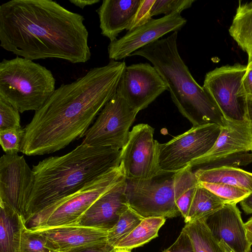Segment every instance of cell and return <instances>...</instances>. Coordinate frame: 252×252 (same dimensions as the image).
I'll use <instances>...</instances> for the list:
<instances>
[{"mask_svg": "<svg viewBox=\"0 0 252 252\" xmlns=\"http://www.w3.org/2000/svg\"><path fill=\"white\" fill-rule=\"evenodd\" d=\"M154 129L145 124H138L130 131L121 154L126 179L149 180L162 173L158 160V141L154 139Z\"/></svg>", "mask_w": 252, "mask_h": 252, "instance_id": "obj_12", "label": "cell"}, {"mask_svg": "<svg viewBox=\"0 0 252 252\" xmlns=\"http://www.w3.org/2000/svg\"><path fill=\"white\" fill-rule=\"evenodd\" d=\"M242 88L247 98L252 97V61L249 62L247 65L242 82Z\"/></svg>", "mask_w": 252, "mask_h": 252, "instance_id": "obj_35", "label": "cell"}, {"mask_svg": "<svg viewBox=\"0 0 252 252\" xmlns=\"http://www.w3.org/2000/svg\"><path fill=\"white\" fill-rule=\"evenodd\" d=\"M216 241H223L235 252H250L245 223L235 203L224 204L222 207L204 218Z\"/></svg>", "mask_w": 252, "mask_h": 252, "instance_id": "obj_16", "label": "cell"}, {"mask_svg": "<svg viewBox=\"0 0 252 252\" xmlns=\"http://www.w3.org/2000/svg\"><path fill=\"white\" fill-rule=\"evenodd\" d=\"M231 36L252 61V1L239 0L229 29Z\"/></svg>", "mask_w": 252, "mask_h": 252, "instance_id": "obj_22", "label": "cell"}, {"mask_svg": "<svg viewBox=\"0 0 252 252\" xmlns=\"http://www.w3.org/2000/svg\"><path fill=\"white\" fill-rule=\"evenodd\" d=\"M162 252H194L192 243L184 228L175 242Z\"/></svg>", "mask_w": 252, "mask_h": 252, "instance_id": "obj_34", "label": "cell"}, {"mask_svg": "<svg viewBox=\"0 0 252 252\" xmlns=\"http://www.w3.org/2000/svg\"><path fill=\"white\" fill-rule=\"evenodd\" d=\"M181 13L152 19L146 24L131 31L116 40L110 42L108 53L110 60L117 61L130 56L137 50L158 40L171 32H178L187 23Z\"/></svg>", "mask_w": 252, "mask_h": 252, "instance_id": "obj_15", "label": "cell"}, {"mask_svg": "<svg viewBox=\"0 0 252 252\" xmlns=\"http://www.w3.org/2000/svg\"><path fill=\"white\" fill-rule=\"evenodd\" d=\"M16 127H21L19 111L0 98V130Z\"/></svg>", "mask_w": 252, "mask_h": 252, "instance_id": "obj_32", "label": "cell"}, {"mask_svg": "<svg viewBox=\"0 0 252 252\" xmlns=\"http://www.w3.org/2000/svg\"><path fill=\"white\" fill-rule=\"evenodd\" d=\"M144 219L129 207L121 214L116 224L108 230V244L113 247L128 235Z\"/></svg>", "mask_w": 252, "mask_h": 252, "instance_id": "obj_27", "label": "cell"}, {"mask_svg": "<svg viewBox=\"0 0 252 252\" xmlns=\"http://www.w3.org/2000/svg\"><path fill=\"white\" fill-rule=\"evenodd\" d=\"M126 66L124 61L110 60L61 85L24 128L21 152L28 156L51 154L84 137L116 93Z\"/></svg>", "mask_w": 252, "mask_h": 252, "instance_id": "obj_1", "label": "cell"}, {"mask_svg": "<svg viewBox=\"0 0 252 252\" xmlns=\"http://www.w3.org/2000/svg\"><path fill=\"white\" fill-rule=\"evenodd\" d=\"M221 130L215 123L192 126L164 143L157 144L158 164L161 172L175 173L203 156L213 147Z\"/></svg>", "mask_w": 252, "mask_h": 252, "instance_id": "obj_8", "label": "cell"}, {"mask_svg": "<svg viewBox=\"0 0 252 252\" xmlns=\"http://www.w3.org/2000/svg\"><path fill=\"white\" fill-rule=\"evenodd\" d=\"M24 128L16 127L0 130V142L5 154L21 152Z\"/></svg>", "mask_w": 252, "mask_h": 252, "instance_id": "obj_30", "label": "cell"}, {"mask_svg": "<svg viewBox=\"0 0 252 252\" xmlns=\"http://www.w3.org/2000/svg\"><path fill=\"white\" fill-rule=\"evenodd\" d=\"M252 132L248 120L225 119L220 133L211 149L191 161L192 170L221 166L244 165L252 161Z\"/></svg>", "mask_w": 252, "mask_h": 252, "instance_id": "obj_9", "label": "cell"}, {"mask_svg": "<svg viewBox=\"0 0 252 252\" xmlns=\"http://www.w3.org/2000/svg\"><path fill=\"white\" fill-rule=\"evenodd\" d=\"M247 118L249 122L252 121V97L247 98Z\"/></svg>", "mask_w": 252, "mask_h": 252, "instance_id": "obj_40", "label": "cell"}, {"mask_svg": "<svg viewBox=\"0 0 252 252\" xmlns=\"http://www.w3.org/2000/svg\"><path fill=\"white\" fill-rule=\"evenodd\" d=\"M113 247L108 243L104 245L89 247L74 252H114Z\"/></svg>", "mask_w": 252, "mask_h": 252, "instance_id": "obj_36", "label": "cell"}, {"mask_svg": "<svg viewBox=\"0 0 252 252\" xmlns=\"http://www.w3.org/2000/svg\"><path fill=\"white\" fill-rule=\"evenodd\" d=\"M199 182L222 183L252 192V173L231 166H221L194 171Z\"/></svg>", "mask_w": 252, "mask_h": 252, "instance_id": "obj_21", "label": "cell"}, {"mask_svg": "<svg viewBox=\"0 0 252 252\" xmlns=\"http://www.w3.org/2000/svg\"><path fill=\"white\" fill-rule=\"evenodd\" d=\"M69 1L81 9L88 5H91L100 1L99 0H69Z\"/></svg>", "mask_w": 252, "mask_h": 252, "instance_id": "obj_38", "label": "cell"}, {"mask_svg": "<svg viewBox=\"0 0 252 252\" xmlns=\"http://www.w3.org/2000/svg\"><path fill=\"white\" fill-rule=\"evenodd\" d=\"M165 218H145L128 235L113 246L114 249L131 250L141 246L158 236Z\"/></svg>", "mask_w": 252, "mask_h": 252, "instance_id": "obj_24", "label": "cell"}, {"mask_svg": "<svg viewBox=\"0 0 252 252\" xmlns=\"http://www.w3.org/2000/svg\"><path fill=\"white\" fill-rule=\"evenodd\" d=\"M224 205L214 193L198 184L185 222L188 223L205 218Z\"/></svg>", "mask_w": 252, "mask_h": 252, "instance_id": "obj_25", "label": "cell"}, {"mask_svg": "<svg viewBox=\"0 0 252 252\" xmlns=\"http://www.w3.org/2000/svg\"><path fill=\"white\" fill-rule=\"evenodd\" d=\"M114 252H131V251L124 249H117L115 250Z\"/></svg>", "mask_w": 252, "mask_h": 252, "instance_id": "obj_42", "label": "cell"}, {"mask_svg": "<svg viewBox=\"0 0 252 252\" xmlns=\"http://www.w3.org/2000/svg\"><path fill=\"white\" fill-rule=\"evenodd\" d=\"M125 179L121 163L74 194L39 212L26 222V226L30 229L38 230L74 225L97 199Z\"/></svg>", "mask_w": 252, "mask_h": 252, "instance_id": "obj_6", "label": "cell"}, {"mask_svg": "<svg viewBox=\"0 0 252 252\" xmlns=\"http://www.w3.org/2000/svg\"><path fill=\"white\" fill-rule=\"evenodd\" d=\"M121 154L122 149L82 143L64 155L50 157L33 165V187L23 215L25 223L44 208L119 166Z\"/></svg>", "mask_w": 252, "mask_h": 252, "instance_id": "obj_3", "label": "cell"}, {"mask_svg": "<svg viewBox=\"0 0 252 252\" xmlns=\"http://www.w3.org/2000/svg\"><path fill=\"white\" fill-rule=\"evenodd\" d=\"M194 0H155L151 10L153 17L159 14L167 16L175 13H181L191 7Z\"/></svg>", "mask_w": 252, "mask_h": 252, "instance_id": "obj_31", "label": "cell"}, {"mask_svg": "<svg viewBox=\"0 0 252 252\" xmlns=\"http://www.w3.org/2000/svg\"><path fill=\"white\" fill-rule=\"evenodd\" d=\"M222 248L224 252H235L232 250L228 246H227L223 241H221L219 243Z\"/></svg>", "mask_w": 252, "mask_h": 252, "instance_id": "obj_41", "label": "cell"}, {"mask_svg": "<svg viewBox=\"0 0 252 252\" xmlns=\"http://www.w3.org/2000/svg\"><path fill=\"white\" fill-rule=\"evenodd\" d=\"M21 252H55L49 248L45 238L38 231L24 228L21 238Z\"/></svg>", "mask_w": 252, "mask_h": 252, "instance_id": "obj_29", "label": "cell"}, {"mask_svg": "<svg viewBox=\"0 0 252 252\" xmlns=\"http://www.w3.org/2000/svg\"><path fill=\"white\" fill-rule=\"evenodd\" d=\"M138 113L128 105L117 89L87 131L82 143L94 147L122 149Z\"/></svg>", "mask_w": 252, "mask_h": 252, "instance_id": "obj_10", "label": "cell"}, {"mask_svg": "<svg viewBox=\"0 0 252 252\" xmlns=\"http://www.w3.org/2000/svg\"><path fill=\"white\" fill-rule=\"evenodd\" d=\"M84 17L52 0H12L0 6V45L32 61L84 63L91 58Z\"/></svg>", "mask_w": 252, "mask_h": 252, "instance_id": "obj_2", "label": "cell"}, {"mask_svg": "<svg viewBox=\"0 0 252 252\" xmlns=\"http://www.w3.org/2000/svg\"><path fill=\"white\" fill-rule=\"evenodd\" d=\"M55 252H74L107 244L108 230L72 225L36 230Z\"/></svg>", "mask_w": 252, "mask_h": 252, "instance_id": "obj_17", "label": "cell"}, {"mask_svg": "<svg viewBox=\"0 0 252 252\" xmlns=\"http://www.w3.org/2000/svg\"><path fill=\"white\" fill-rule=\"evenodd\" d=\"M141 0H103L96 10L101 33L110 42L124 30L128 31Z\"/></svg>", "mask_w": 252, "mask_h": 252, "instance_id": "obj_19", "label": "cell"}, {"mask_svg": "<svg viewBox=\"0 0 252 252\" xmlns=\"http://www.w3.org/2000/svg\"><path fill=\"white\" fill-rule=\"evenodd\" d=\"M52 72L33 61L17 56L0 63V98L20 113L42 107L54 93Z\"/></svg>", "mask_w": 252, "mask_h": 252, "instance_id": "obj_5", "label": "cell"}, {"mask_svg": "<svg viewBox=\"0 0 252 252\" xmlns=\"http://www.w3.org/2000/svg\"><path fill=\"white\" fill-rule=\"evenodd\" d=\"M245 226L246 230V235L248 240L251 246L252 245V217L250 218L248 221L245 223Z\"/></svg>", "mask_w": 252, "mask_h": 252, "instance_id": "obj_39", "label": "cell"}, {"mask_svg": "<svg viewBox=\"0 0 252 252\" xmlns=\"http://www.w3.org/2000/svg\"><path fill=\"white\" fill-rule=\"evenodd\" d=\"M240 203L245 213L249 214H252V192Z\"/></svg>", "mask_w": 252, "mask_h": 252, "instance_id": "obj_37", "label": "cell"}, {"mask_svg": "<svg viewBox=\"0 0 252 252\" xmlns=\"http://www.w3.org/2000/svg\"><path fill=\"white\" fill-rule=\"evenodd\" d=\"M183 228L190 238L194 252H224L207 225L204 218L186 223Z\"/></svg>", "mask_w": 252, "mask_h": 252, "instance_id": "obj_26", "label": "cell"}, {"mask_svg": "<svg viewBox=\"0 0 252 252\" xmlns=\"http://www.w3.org/2000/svg\"><path fill=\"white\" fill-rule=\"evenodd\" d=\"M174 173L162 172L149 180L126 179L125 193L129 207L144 218H171L181 215L175 202Z\"/></svg>", "mask_w": 252, "mask_h": 252, "instance_id": "obj_7", "label": "cell"}, {"mask_svg": "<svg viewBox=\"0 0 252 252\" xmlns=\"http://www.w3.org/2000/svg\"><path fill=\"white\" fill-rule=\"evenodd\" d=\"M126 179L97 199L74 225L109 230L129 207L126 193Z\"/></svg>", "mask_w": 252, "mask_h": 252, "instance_id": "obj_18", "label": "cell"}, {"mask_svg": "<svg viewBox=\"0 0 252 252\" xmlns=\"http://www.w3.org/2000/svg\"><path fill=\"white\" fill-rule=\"evenodd\" d=\"M246 68L247 65L240 63L226 65L216 67L205 76L202 87L214 99L225 119L248 120L247 98L242 88Z\"/></svg>", "mask_w": 252, "mask_h": 252, "instance_id": "obj_11", "label": "cell"}, {"mask_svg": "<svg viewBox=\"0 0 252 252\" xmlns=\"http://www.w3.org/2000/svg\"><path fill=\"white\" fill-rule=\"evenodd\" d=\"M250 127H251V131H252V122H250Z\"/></svg>", "mask_w": 252, "mask_h": 252, "instance_id": "obj_43", "label": "cell"}, {"mask_svg": "<svg viewBox=\"0 0 252 252\" xmlns=\"http://www.w3.org/2000/svg\"><path fill=\"white\" fill-rule=\"evenodd\" d=\"M178 32L159 39L133 53L141 56L157 69L165 82L171 99L192 126L209 123L224 125L225 118L217 104L192 76L177 47Z\"/></svg>", "mask_w": 252, "mask_h": 252, "instance_id": "obj_4", "label": "cell"}, {"mask_svg": "<svg viewBox=\"0 0 252 252\" xmlns=\"http://www.w3.org/2000/svg\"><path fill=\"white\" fill-rule=\"evenodd\" d=\"M199 184V181L189 165L175 172L173 186L175 204L181 214L185 219Z\"/></svg>", "mask_w": 252, "mask_h": 252, "instance_id": "obj_23", "label": "cell"}, {"mask_svg": "<svg viewBox=\"0 0 252 252\" xmlns=\"http://www.w3.org/2000/svg\"><path fill=\"white\" fill-rule=\"evenodd\" d=\"M199 184L216 195L224 204H237L251 193L245 189L226 184L199 182Z\"/></svg>", "mask_w": 252, "mask_h": 252, "instance_id": "obj_28", "label": "cell"}, {"mask_svg": "<svg viewBox=\"0 0 252 252\" xmlns=\"http://www.w3.org/2000/svg\"><path fill=\"white\" fill-rule=\"evenodd\" d=\"M26 226L22 216L0 201V252H21L22 235Z\"/></svg>", "mask_w": 252, "mask_h": 252, "instance_id": "obj_20", "label": "cell"}, {"mask_svg": "<svg viewBox=\"0 0 252 252\" xmlns=\"http://www.w3.org/2000/svg\"><path fill=\"white\" fill-rule=\"evenodd\" d=\"M118 89L128 105L139 112L147 108L168 88L153 66L139 63L126 66Z\"/></svg>", "mask_w": 252, "mask_h": 252, "instance_id": "obj_13", "label": "cell"}, {"mask_svg": "<svg viewBox=\"0 0 252 252\" xmlns=\"http://www.w3.org/2000/svg\"><path fill=\"white\" fill-rule=\"evenodd\" d=\"M155 1V0H141L128 31L146 24L152 19L151 10Z\"/></svg>", "mask_w": 252, "mask_h": 252, "instance_id": "obj_33", "label": "cell"}, {"mask_svg": "<svg viewBox=\"0 0 252 252\" xmlns=\"http://www.w3.org/2000/svg\"><path fill=\"white\" fill-rule=\"evenodd\" d=\"M33 183L32 170L24 156L5 154L0 158V201L23 217Z\"/></svg>", "mask_w": 252, "mask_h": 252, "instance_id": "obj_14", "label": "cell"}]
</instances>
